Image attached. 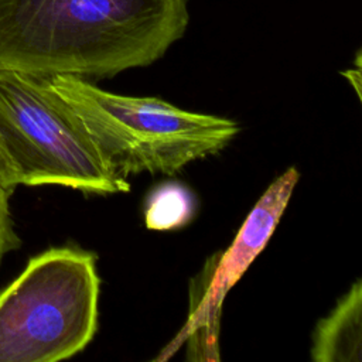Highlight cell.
I'll return each instance as SVG.
<instances>
[{
    "label": "cell",
    "mask_w": 362,
    "mask_h": 362,
    "mask_svg": "<svg viewBox=\"0 0 362 362\" xmlns=\"http://www.w3.org/2000/svg\"><path fill=\"white\" fill-rule=\"evenodd\" d=\"M189 0H0V69L109 78L181 40Z\"/></svg>",
    "instance_id": "obj_1"
},
{
    "label": "cell",
    "mask_w": 362,
    "mask_h": 362,
    "mask_svg": "<svg viewBox=\"0 0 362 362\" xmlns=\"http://www.w3.org/2000/svg\"><path fill=\"white\" fill-rule=\"evenodd\" d=\"M45 79L122 177L174 174L221 151L239 133L229 117L184 110L160 98L113 93L75 75Z\"/></svg>",
    "instance_id": "obj_2"
},
{
    "label": "cell",
    "mask_w": 362,
    "mask_h": 362,
    "mask_svg": "<svg viewBox=\"0 0 362 362\" xmlns=\"http://www.w3.org/2000/svg\"><path fill=\"white\" fill-rule=\"evenodd\" d=\"M100 280L88 250L51 247L0 293V362H57L81 352L98 328Z\"/></svg>",
    "instance_id": "obj_3"
},
{
    "label": "cell",
    "mask_w": 362,
    "mask_h": 362,
    "mask_svg": "<svg viewBox=\"0 0 362 362\" xmlns=\"http://www.w3.org/2000/svg\"><path fill=\"white\" fill-rule=\"evenodd\" d=\"M0 141L18 185H62L98 195L130 189L45 76L0 69Z\"/></svg>",
    "instance_id": "obj_4"
},
{
    "label": "cell",
    "mask_w": 362,
    "mask_h": 362,
    "mask_svg": "<svg viewBox=\"0 0 362 362\" xmlns=\"http://www.w3.org/2000/svg\"><path fill=\"white\" fill-rule=\"evenodd\" d=\"M298 177L296 167L279 175L255 204L230 246L206 260L189 284L188 318L157 356L158 361L173 356L184 342H188V359H219L218 334L223 300L272 238Z\"/></svg>",
    "instance_id": "obj_5"
},
{
    "label": "cell",
    "mask_w": 362,
    "mask_h": 362,
    "mask_svg": "<svg viewBox=\"0 0 362 362\" xmlns=\"http://www.w3.org/2000/svg\"><path fill=\"white\" fill-rule=\"evenodd\" d=\"M314 362H361L362 359V281L356 280L321 318L313 334Z\"/></svg>",
    "instance_id": "obj_6"
},
{
    "label": "cell",
    "mask_w": 362,
    "mask_h": 362,
    "mask_svg": "<svg viewBox=\"0 0 362 362\" xmlns=\"http://www.w3.org/2000/svg\"><path fill=\"white\" fill-rule=\"evenodd\" d=\"M195 208V197L184 184L164 182L146 198L144 223L153 230L180 229L191 222Z\"/></svg>",
    "instance_id": "obj_7"
},
{
    "label": "cell",
    "mask_w": 362,
    "mask_h": 362,
    "mask_svg": "<svg viewBox=\"0 0 362 362\" xmlns=\"http://www.w3.org/2000/svg\"><path fill=\"white\" fill-rule=\"evenodd\" d=\"M17 185L14 167L0 141V263L6 255L21 246L10 209V199Z\"/></svg>",
    "instance_id": "obj_8"
}]
</instances>
